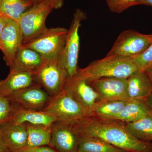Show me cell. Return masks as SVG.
Returning a JSON list of instances; mask_svg holds the SVG:
<instances>
[{
  "instance_id": "6da1fadb",
  "label": "cell",
  "mask_w": 152,
  "mask_h": 152,
  "mask_svg": "<svg viewBox=\"0 0 152 152\" xmlns=\"http://www.w3.org/2000/svg\"><path fill=\"white\" fill-rule=\"evenodd\" d=\"M68 125L79 135L99 138L126 152H152V142L136 138L119 121L91 115Z\"/></svg>"
},
{
  "instance_id": "7a4b0ae2",
  "label": "cell",
  "mask_w": 152,
  "mask_h": 152,
  "mask_svg": "<svg viewBox=\"0 0 152 152\" xmlns=\"http://www.w3.org/2000/svg\"><path fill=\"white\" fill-rule=\"evenodd\" d=\"M137 70L132 58L107 56L103 58L92 62L86 68H78L77 75L89 83L103 77L127 79Z\"/></svg>"
},
{
  "instance_id": "3957f363",
  "label": "cell",
  "mask_w": 152,
  "mask_h": 152,
  "mask_svg": "<svg viewBox=\"0 0 152 152\" xmlns=\"http://www.w3.org/2000/svg\"><path fill=\"white\" fill-rule=\"evenodd\" d=\"M36 83L53 97L63 91L68 79L61 56L44 59L40 68L34 72Z\"/></svg>"
},
{
  "instance_id": "277c9868",
  "label": "cell",
  "mask_w": 152,
  "mask_h": 152,
  "mask_svg": "<svg viewBox=\"0 0 152 152\" xmlns=\"http://www.w3.org/2000/svg\"><path fill=\"white\" fill-rule=\"evenodd\" d=\"M68 34V30L65 28H47L39 35L22 45L34 50L44 59L51 58L62 53Z\"/></svg>"
},
{
  "instance_id": "5b68a950",
  "label": "cell",
  "mask_w": 152,
  "mask_h": 152,
  "mask_svg": "<svg viewBox=\"0 0 152 152\" xmlns=\"http://www.w3.org/2000/svg\"><path fill=\"white\" fill-rule=\"evenodd\" d=\"M53 9L49 3L41 1L22 15L17 22L22 33V45L27 43L47 28L46 20Z\"/></svg>"
},
{
  "instance_id": "8992f818",
  "label": "cell",
  "mask_w": 152,
  "mask_h": 152,
  "mask_svg": "<svg viewBox=\"0 0 152 152\" xmlns=\"http://www.w3.org/2000/svg\"><path fill=\"white\" fill-rule=\"evenodd\" d=\"M86 18L83 11L77 9L74 15L61 59L68 75V79L73 77L77 73L78 61L80 47L79 31L81 23Z\"/></svg>"
},
{
  "instance_id": "52a82bcc",
  "label": "cell",
  "mask_w": 152,
  "mask_h": 152,
  "mask_svg": "<svg viewBox=\"0 0 152 152\" xmlns=\"http://www.w3.org/2000/svg\"><path fill=\"white\" fill-rule=\"evenodd\" d=\"M43 111L56 117L57 121L68 124L91 116L88 111L64 90L52 97L48 104Z\"/></svg>"
},
{
  "instance_id": "ba28073f",
  "label": "cell",
  "mask_w": 152,
  "mask_h": 152,
  "mask_svg": "<svg viewBox=\"0 0 152 152\" xmlns=\"http://www.w3.org/2000/svg\"><path fill=\"white\" fill-rule=\"evenodd\" d=\"M152 43V34L126 30L120 34L107 56L134 58L141 54Z\"/></svg>"
},
{
  "instance_id": "9c48e42d",
  "label": "cell",
  "mask_w": 152,
  "mask_h": 152,
  "mask_svg": "<svg viewBox=\"0 0 152 152\" xmlns=\"http://www.w3.org/2000/svg\"><path fill=\"white\" fill-rule=\"evenodd\" d=\"M51 98L36 83L14 93L7 98L11 102L23 108L42 111L48 104Z\"/></svg>"
},
{
  "instance_id": "30bf717a",
  "label": "cell",
  "mask_w": 152,
  "mask_h": 152,
  "mask_svg": "<svg viewBox=\"0 0 152 152\" xmlns=\"http://www.w3.org/2000/svg\"><path fill=\"white\" fill-rule=\"evenodd\" d=\"M88 84L97 93L98 101L129 100L126 78L103 77Z\"/></svg>"
},
{
  "instance_id": "8fae6325",
  "label": "cell",
  "mask_w": 152,
  "mask_h": 152,
  "mask_svg": "<svg viewBox=\"0 0 152 152\" xmlns=\"http://www.w3.org/2000/svg\"><path fill=\"white\" fill-rule=\"evenodd\" d=\"M64 91L91 114L94 106L98 102L97 93L84 79L76 75L68 79Z\"/></svg>"
},
{
  "instance_id": "7c38bea8",
  "label": "cell",
  "mask_w": 152,
  "mask_h": 152,
  "mask_svg": "<svg viewBox=\"0 0 152 152\" xmlns=\"http://www.w3.org/2000/svg\"><path fill=\"white\" fill-rule=\"evenodd\" d=\"M23 44L21 32L18 22L10 19L0 35V50L4 59L10 67Z\"/></svg>"
},
{
  "instance_id": "4fadbf2b",
  "label": "cell",
  "mask_w": 152,
  "mask_h": 152,
  "mask_svg": "<svg viewBox=\"0 0 152 152\" xmlns=\"http://www.w3.org/2000/svg\"><path fill=\"white\" fill-rule=\"evenodd\" d=\"M80 135L69 125L56 121L51 126L50 145L59 152H78Z\"/></svg>"
},
{
  "instance_id": "5bb4252c",
  "label": "cell",
  "mask_w": 152,
  "mask_h": 152,
  "mask_svg": "<svg viewBox=\"0 0 152 152\" xmlns=\"http://www.w3.org/2000/svg\"><path fill=\"white\" fill-rule=\"evenodd\" d=\"M0 134L9 151L16 152L26 146L28 135L26 124L6 123L0 126Z\"/></svg>"
},
{
  "instance_id": "9a60e30c",
  "label": "cell",
  "mask_w": 152,
  "mask_h": 152,
  "mask_svg": "<svg viewBox=\"0 0 152 152\" xmlns=\"http://www.w3.org/2000/svg\"><path fill=\"white\" fill-rule=\"evenodd\" d=\"M36 83L34 72L10 70L7 77L0 81V96L8 98L14 93Z\"/></svg>"
},
{
  "instance_id": "2e32d148",
  "label": "cell",
  "mask_w": 152,
  "mask_h": 152,
  "mask_svg": "<svg viewBox=\"0 0 152 152\" xmlns=\"http://www.w3.org/2000/svg\"><path fill=\"white\" fill-rule=\"evenodd\" d=\"M14 104L15 109L10 121L12 122L51 126L57 121L56 117L47 112L23 108L16 104Z\"/></svg>"
},
{
  "instance_id": "e0dca14e",
  "label": "cell",
  "mask_w": 152,
  "mask_h": 152,
  "mask_svg": "<svg viewBox=\"0 0 152 152\" xmlns=\"http://www.w3.org/2000/svg\"><path fill=\"white\" fill-rule=\"evenodd\" d=\"M127 80L129 100L145 101L152 93V83L145 71H136Z\"/></svg>"
},
{
  "instance_id": "ac0fdd59",
  "label": "cell",
  "mask_w": 152,
  "mask_h": 152,
  "mask_svg": "<svg viewBox=\"0 0 152 152\" xmlns=\"http://www.w3.org/2000/svg\"><path fill=\"white\" fill-rule=\"evenodd\" d=\"M44 61V58L38 52L22 45L10 69L35 72L40 68Z\"/></svg>"
},
{
  "instance_id": "d6986e66",
  "label": "cell",
  "mask_w": 152,
  "mask_h": 152,
  "mask_svg": "<svg viewBox=\"0 0 152 152\" xmlns=\"http://www.w3.org/2000/svg\"><path fill=\"white\" fill-rule=\"evenodd\" d=\"M152 113L145 102L129 100L118 115L112 120L123 123L134 122L141 119Z\"/></svg>"
},
{
  "instance_id": "ffe728a7",
  "label": "cell",
  "mask_w": 152,
  "mask_h": 152,
  "mask_svg": "<svg viewBox=\"0 0 152 152\" xmlns=\"http://www.w3.org/2000/svg\"><path fill=\"white\" fill-rule=\"evenodd\" d=\"M26 124L28 135L26 147L35 148L50 145L51 126Z\"/></svg>"
},
{
  "instance_id": "44dd1931",
  "label": "cell",
  "mask_w": 152,
  "mask_h": 152,
  "mask_svg": "<svg viewBox=\"0 0 152 152\" xmlns=\"http://www.w3.org/2000/svg\"><path fill=\"white\" fill-rule=\"evenodd\" d=\"M122 123L126 129L136 138L145 142H152V112L137 121Z\"/></svg>"
},
{
  "instance_id": "7402d4cb",
  "label": "cell",
  "mask_w": 152,
  "mask_h": 152,
  "mask_svg": "<svg viewBox=\"0 0 152 152\" xmlns=\"http://www.w3.org/2000/svg\"><path fill=\"white\" fill-rule=\"evenodd\" d=\"M35 3L26 0H0V14L18 22Z\"/></svg>"
},
{
  "instance_id": "603a6c76",
  "label": "cell",
  "mask_w": 152,
  "mask_h": 152,
  "mask_svg": "<svg viewBox=\"0 0 152 152\" xmlns=\"http://www.w3.org/2000/svg\"><path fill=\"white\" fill-rule=\"evenodd\" d=\"M78 152H126L96 137L80 135Z\"/></svg>"
},
{
  "instance_id": "cb8c5ba5",
  "label": "cell",
  "mask_w": 152,
  "mask_h": 152,
  "mask_svg": "<svg viewBox=\"0 0 152 152\" xmlns=\"http://www.w3.org/2000/svg\"><path fill=\"white\" fill-rule=\"evenodd\" d=\"M128 101H98L92 110L91 115L113 120L122 110Z\"/></svg>"
},
{
  "instance_id": "d4e9b609",
  "label": "cell",
  "mask_w": 152,
  "mask_h": 152,
  "mask_svg": "<svg viewBox=\"0 0 152 152\" xmlns=\"http://www.w3.org/2000/svg\"><path fill=\"white\" fill-rule=\"evenodd\" d=\"M110 10L116 13H121L133 6L143 5L142 0H106Z\"/></svg>"
},
{
  "instance_id": "484cf974",
  "label": "cell",
  "mask_w": 152,
  "mask_h": 152,
  "mask_svg": "<svg viewBox=\"0 0 152 152\" xmlns=\"http://www.w3.org/2000/svg\"><path fill=\"white\" fill-rule=\"evenodd\" d=\"M15 106L7 97L0 96V126L10 121Z\"/></svg>"
},
{
  "instance_id": "4316f807",
  "label": "cell",
  "mask_w": 152,
  "mask_h": 152,
  "mask_svg": "<svg viewBox=\"0 0 152 152\" xmlns=\"http://www.w3.org/2000/svg\"><path fill=\"white\" fill-rule=\"evenodd\" d=\"M132 59L139 71L145 72L152 66V43L141 54Z\"/></svg>"
},
{
  "instance_id": "83f0119b",
  "label": "cell",
  "mask_w": 152,
  "mask_h": 152,
  "mask_svg": "<svg viewBox=\"0 0 152 152\" xmlns=\"http://www.w3.org/2000/svg\"><path fill=\"white\" fill-rule=\"evenodd\" d=\"M16 152H56L55 150L50 147L45 146L35 147V148H28L25 147Z\"/></svg>"
},
{
  "instance_id": "f1b7e54d",
  "label": "cell",
  "mask_w": 152,
  "mask_h": 152,
  "mask_svg": "<svg viewBox=\"0 0 152 152\" xmlns=\"http://www.w3.org/2000/svg\"><path fill=\"white\" fill-rule=\"evenodd\" d=\"M49 3L53 9H58L62 7L64 0H42Z\"/></svg>"
},
{
  "instance_id": "f546056e",
  "label": "cell",
  "mask_w": 152,
  "mask_h": 152,
  "mask_svg": "<svg viewBox=\"0 0 152 152\" xmlns=\"http://www.w3.org/2000/svg\"><path fill=\"white\" fill-rule=\"evenodd\" d=\"M9 20L8 18L0 14V35Z\"/></svg>"
},
{
  "instance_id": "4dcf8cb0",
  "label": "cell",
  "mask_w": 152,
  "mask_h": 152,
  "mask_svg": "<svg viewBox=\"0 0 152 152\" xmlns=\"http://www.w3.org/2000/svg\"><path fill=\"white\" fill-rule=\"evenodd\" d=\"M8 150L6 148L5 145L4 143L1 136L0 134V152H8Z\"/></svg>"
},
{
  "instance_id": "1f68e13d",
  "label": "cell",
  "mask_w": 152,
  "mask_h": 152,
  "mask_svg": "<svg viewBox=\"0 0 152 152\" xmlns=\"http://www.w3.org/2000/svg\"><path fill=\"white\" fill-rule=\"evenodd\" d=\"M145 102L152 112V92Z\"/></svg>"
},
{
  "instance_id": "d6a6232c",
  "label": "cell",
  "mask_w": 152,
  "mask_h": 152,
  "mask_svg": "<svg viewBox=\"0 0 152 152\" xmlns=\"http://www.w3.org/2000/svg\"><path fill=\"white\" fill-rule=\"evenodd\" d=\"M145 72L146 73L147 75L148 76L149 78L152 83V66L148 69Z\"/></svg>"
},
{
  "instance_id": "836d02e7",
  "label": "cell",
  "mask_w": 152,
  "mask_h": 152,
  "mask_svg": "<svg viewBox=\"0 0 152 152\" xmlns=\"http://www.w3.org/2000/svg\"><path fill=\"white\" fill-rule=\"evenodd\" d=\"M143 5L152 6V0H142Z\"/></svg>"
},
{
  "instance_id": "e575fe53",
  "label": "cell",
  "mask_w": 152,
  "mask_h": 152,
  "mask_svg": "<svg viewBox=\"0 0 152 152\" xmlns=\"http://www.w3.org/2000/svg\"><path fill=\"white\" fill-rule=\"evenodd\" d=\"M26 1H32L35 4H36V3L42 0H26Z\"/></svg>"
},
{
  "instance_id": "d590c367",
  "label": "cell",
  "mask_w": 152,
  "mask_h": 152,
  "mask_svg": "<svg viewBox=\"0 0 152 152\" xmlns=\"http://www.w3.org/2000/svg\"><path fill=\"white\" fill-rule=\"evenodd\" d=\"M10 152V151H9V152Z\"/></svg>"
}]
</instances>
